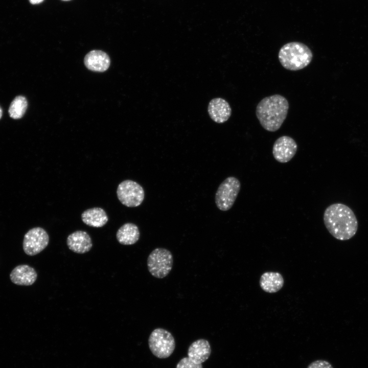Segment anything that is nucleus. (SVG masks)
<instances>
[{
    "instance_id": "obj_2",
    "label": "nucleus",
    "mask_w": 368,
    "mask_h": 368,
    "mask_svg": "<svg viewBox=\"0 0 368 368\" xmlns=\"http://www.w3.org/2000/svg\"><path fill=\"white\" fill-rule=\"evenodd\" d=\"M289 106L288 100L281 95L266 97L258 104L256 116L263 128L268 131L275 132L285 120Z\"/></svg>"
},
{
    "instance_id": "obj_14",
    "label": "nucleus",
    "mask_w": 368,
    "mask_h": 368,
    "mask_svg": "<svg viewBox=\"0 0 368 368\" xmlns=\"http://www.w3.org/2000/svg\"><path fill=\"white\" fill-rule=\"evenodd\" d=\"M211 353L209 341L204 339H199L192 342L188 350V357L196 363L201 364L205 361Z\"/></svg>"
},
{
    "instance_id": "obj_10",
    "label": "nucleus",
    "mask_w": 368,
    "mask_h": 368,
    "mask_svg": "<svg viewBox=\"0 0 368 368\" xmlns=\"http://www.w3.org/2000/svg\"><path fill=\"white\" fill-rule=\"evenodd\" d=\"M208 111L211 119L217 123L225 122L232 114L229 103L221 98L212 99L209 103Z\"/></svg>"
},
{
    "instance_id": "obj_21",
    "label": "nucleus",
    "mask_w": 368,
    "mask_h": 368,
    "mask_svg": "<svg viewBox=\"0 0 368 368\" xmlns=\"http://www.w3.org/2000/svg\"><path fill=\"white\" fill-rule=\"evenodd\" d=\"M43 0H29L32 4H37L43 2Z\"/></svg>"
},
{
    "instance_id": "obj_1",
    "label": "nucleus",
    "mask_w": 368,
    "mask_h": 368,
    "mask_svg": "<svg viewBox=\"0 0 368 368\" xmlns=\"http://www.w3.org/2000/svg\"><path fill=\"white\" fill-rule=\"evenodd\" d=\"M323 220L330 234L339 240L351 239L358 229V221L354 212L343 203H336L328 206L324 212Z\"/></svg>"
},
{
    "instance_id": "obj_8",
    "label": "nucleus",
    "mask_w": 368,
    "mask_h": 368,
    "mask_svg": "<svg viewBox=\"0 0 368 368\" xmlns=\"http://www.w3.org/2000/svg\"><path fill=\"white\" fill-rule=\"evenodd\" d=\"M49 242L47 232L40 227H36L29 230L25 235L22 247L27 255L33 256L44 249Z\"/></svg>"
},
{
    "instance_id": "obj_5",
    "label": "nucleus",
    "mask_w": 368,
    "mask_h": 368,
    "mask_svg": "<svg viewBox=\"0 0 368 368\" xmlns=\"http://www.w3.org/2000/svg\"><path fill=\"white\" fill-rule=\"evenodd\" d=\"M173 263L172 253L164 248H156L147 258V267L150 274L158 279L166 277L171 271Z\"/></svg>"
},
{
    "instance_id": "obj_9",
    "label": "nucleus",
    "mask_w": 368,
    "mask_h": 368,
    "mask_svg": "<svg viewBox=\"0 0 368 368\" xmlns=\"http://www.w3.org/2000/svg\"><path fill=\"white\" fill-rule=\"evenodd\" d=\"M297 150L295 141L290 136L283 135L274 142L272 147V154L279 163H286L295 155Z\"/></svg>"
},
{
    "instance_id": "obj_11",
    "label": "nucleus",
    "mask_w": 368,
    "mask_h": 368,
    "mask_svg": "<svg viewBox=\"0 0 368 368\" xmlns=\"http://www.w3.org/2000/svg\"><path fill=\"white\" fill-rule=\"evenodd\" d=\"M66 244L72 251L80 254L88 252L93 246L90 236L85 231H77L68 236Z\"/></svg>"
},
{
    "instance_id": "obj_7",
    "label": "nucleus",
    "mask_w": 368,
    "mask_h": 368,
    "mask_svg": "<svg viewBox=\"0 0 368 368\" xmlns=\"http://www.w3.org/2000/svg\"><path fill=\"white\" fill-rule=\"evenodd\" d=\"M117 194L119 200L127 207H136L143 201L145 193L143 187L132 180H125L118 186Z\"/></svg>"
},
{
    "instance_id": "obj_16",
    "label": "nucleus",
    "mask_w": 368,
    "mask_h": 368,
    "mask_svg": "<svg viewBox=\"0 0 368 368\" xmlns=\"http://www.w3.org/2000/svg\"><path fill=\"white\" fill-rule=\"evenodd\" d=\"M81 219L85 224L94 227H101L105 225L108 218L105 211L101 208H93L84 211Z\"/></svg>"
},
{
    "instance_id": "obj_19",
    "label": "nucleus",
    "mask_w": 368,
    "mask_h": 368,
    "mask_svg": "<svg viewBox=\"0 0 368 368\" xmlns=\"http://www.w3.org/2000/svg\"><path fill=\"white\" fill-rule=\"evenodd\" d=\"M176 368H202V365L194 362L188 357H184L178 362Z\"/></svg>"
},
{
    "instance_id": "obj_6",
    "label": "nucleus",
    "mask_w": 368,
    "mask_h": 368,
    "mask_svg": "<svg viewBox=\"0 0 368 368\" xmlns=\"http://www.w3.org/2000/svg\"><path fill=\"white\" fill-rule=\"evenodd\" d=\"M240 188V182L236 177L229 176L225 179L219 185L215 194V203L217 208L223 211L231 209Z\"/></svg>"
},
{
    "instance_id": "obj_23",
    "label": "nucleus",
    "mask_w": 368,
    "mask_h": 368,
    "mask_svg": "<svg viewBox=\"0 0 368 368\" xmlns=\"http://www.w3.org/2000/svg\"><path fill=\"white\" fill-rule=\"evenodd\" d=\"M63 1H70V0H63Z\"/></svg>"
},
{
    "instance_id": "obj_20",
    "label": "nucleus",
    "mask_w": 368,
    "mask_h": 368,
    "mask_svg": "<svg viewBox=\"0 0 368 368\" xmlns=\"http://www.w3.org/2000/svg\"><path fill=\"white\" fill-rule=\"evenodd\" d=\"M307 368H333V367L328 361L316 360L310 363Z\"/></svg>"
},
{
    "instance_id": "obj_12",
    "label": "nucleus",
    "mask_w": 368,
    "mask_h": 368,
    "mask_svg": "<svg viewBox=\"0 0 368 368\" xmlns=\"http://www.w3.org/2000/svg\"><path fill=\"white\" fill-rule=\"evenodd\" d=\"M37 278V273L35 269L26 264L16 266L10 274L11 282L20 286L32 285Z\"/></svg>"
},
{
    "instance_id": "obj_4",
    "label": "nucleus",
    "mask_w": 368,
    "mask_h": 368,
    "mask_svg": "<svg viewBox=\"0 0 368 368\" xmlns=\"http://www.w3.org/2000/svg\"><path fill=\"white\" fill-rule=\"evenodd\" d=\"M148 345L152 353L159 358L169 357L175 348V341L172 334L163 328H156L150 334Z\"/></svg>"
},
{
    "instance_id": "obj_3",
    "label": "nucleus",
    "mask_w": 368,
    "mask_h": 368,
    "mask_svg": "<svg viewBox=\"0 0 368 368\" xmlns=\"http://www.w3.org/2000/svg\"><path fill=\"white\" fill-rule=\"evenodd\" d=\"M278 58L283 67L295 71L308 66L312 61L313 54L306 44L300 42H291L280 49Z\"/></svg>"
},
{
    "instance_id": "obj_17",
    "label": "nucleus",
    "mask_w": 368,
    "mask_h": 368,
    "mask_svg": "<svg viewBox=\"0 0 368 368\" xmlns=\"http://www.w3.org/2000/svg\"><path fill=\"white\" fill-rule=\"evenodd\" d=\"M140 233L139 227L132 223H126L118 230L116 238L121 244L130 245L135 244L139 240Z\"/></svg>"
},
{
    "instance_id": "obj_18",
    "label": "nucleus",
    "mask_w": 368,
    "mask_h": 368,
    "mask_svg": "<svg viewBox=\"0 0 368 368\" xmlns=\"http://www.w3.org/2000/svg\"><path fill=\"white\" fill-rule=\"evenodd\" d=\"M28 107V102L25 97L19 96L11 102L9 109L10 116L14 119L21 118L25 114Z\"/></svg>"
},
{
    "instance_id": "obj_22",
    "label": "nucleus",
    "mask_w": 368,
    "mask_h": 368,
    "mask_svg": "<svg viewBox=\"0 0 368 368\" xmlns=\"http://www.w3.org/2000/svg\"><path fill=\"white\" fill-rule=\"evenodd\" d=\"M2 116V110L0 107V119L1 118Z\"/></svg>"
},
{
    "instance_id": "obj_13",
    "label": "nucleus",
    "mask_w": 368,
    "mask_h": 368,
    "mask_svg": "<svg viewBox=\"0 0 368 368\" xmlns=\"http://www.w3.org/2000/svg\"><path fill=\"white\" fill-rule=\"evenodd\" d=\"M84 62L88 70L103 72L109 68L110 60L105 52L101 50H93L86 55Z\"/></svg>"
},
{
    "instance_id": "obj_15",
    "label": "nucleus",
    "mask_w": 368,
    "mask_h": 368,
    "mask_svg": "<svg viewBox=\"0 0 368 368\" xmlns=\"http://www.w3.org/2000/svg\"><path fill=\"white\" fill-rule=\"evenodd\" d=\"M284 284V278L278 272H265L261 275L259 280L261 288L264 291L270 293L278 292L282 289Z\"/></svg>"
}]
</instances>
